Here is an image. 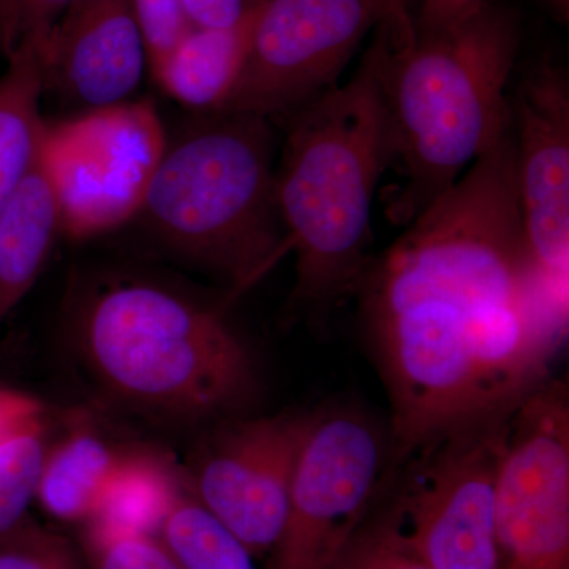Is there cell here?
Returning a JSON list of instances; mask_svg holds the SVG:
<instances>
[{
	"label": "cell",
	"mask_w": 569,
	"mask_h": 569,
	"mask_svg": "<svg viewBox=\"0 0 569 569\" xmlns=\"http://www.w3.org/2000/svg\"><path fill=\"white\" fill-rule=\"evenodd\" d=\"M561 22L569 20V0H542Z\"/></svg>",
	"instance_id": "cell-30"
},
{
	"label": "cell",
	"mask_w": 569,
	"mask_h": 569,
	"mask_svg": "<svg viewBox=\"0 0 569 569\" xmlns=\"http://www.w3.org/2000/svg\"><path fill=\"white\" fill-rule=\"evenodd\" d=\"M325 569H376L369 539H367L362 526L356 531L355 537L348 541L342 552L336 557V560Z\"/></svg>",
	"instance_id": "cell-29"
},
{
	"label": "cell",
	"mask_w": 569,
	"mask_h": 569,
	"mask_svg": "<svg viewBox=\"0 0 569 569\" xmlns=\"http://www.w3.org/2000/svg\"><path fill=\"white\" fill-rule=\"evenodd\" d=\"M520 44L518 13L488 0L462 20L388 44L381 67L397 182L385 216L406 228L512 127L509 78Z\"/></svg>",
	"instance_id": "cell-3"
},
{
	"label": "cell",
	"mask_w": 569,
	"mask_h": 569,
	"mask_svg": "<svg viewBox=\"0 0 569 569\" xmlns=\"http://www.w3.org/2000/svg\"><path fill=\"white\" fill-rule=\"evenodd\" d=\"M81 353L104 388L168 417L233 418L257 392L249 348L220 313L148 282L103 284L77 317Z\"/></svg>",
	"instance_id": "cell-5"
},
{
	"label": "cell",
	"mask_w": 569,
	"mask_h": 569,
	"mask_svg": "<svg viewBox=\"0 0 569 569\" xmlns=\"http://www.w3.org/2000/svg\"><path fill=\"white\" fill-rule=\"evenodd\" d=\"M59 233L61 201L40 144L31 168L0 212V323L32 290Z\"/></svg>",
	"instance_id": "cell-14"
},
{
	"label": "cell",
	"mask_w": 569,
	"mask_h": 569,
	"mask_svg": "<svg viewBox=\"0 0 569 569\" xmlns=\"http://www.w3.org/2000/svg\"><path fill=\"white\" fill-rule=\"evenodd\" d=\"M146 66L130 0H73L48 36L44 92L84 111L130 102Z\"/></svg>",
	"instance_id": "cell-13"
},
{
	"label": "cell",
	"mask_w": 569,
	"mask_h": 569,
	"mask_svg": "<svg viewBox=\"0 0 569 569\" xmlns=\"http://www.w3.org/2000/svg\"><path fill=\"white\" fill-rule=\"evenodd\" d=\"M274 174L269 119L208 112L167 142L137 217L239 295L290 253Z\"/></svg>",
	"instance_id": "cell-4"
},
{
	"label": "cell",
	"mask_w": 569,
	"mask_h": 569,
	"mask_svg": "<svg viewBox=\"0 0 569 569\" xmlns=\"http://www.w3.org/2000/svg\"><path fill=\"white\" fill-rule=\"evenodd\" d=\"M385 22L346 84L284 118L276 201L296 258L290 307L323 321L353 296L370 258L373 200L391 163L381 67Z\"/></svg>",
	"instance_id": "cell-2"
},
{
	"label": "cell",
	"mask_w": 569,
	"mask_h": 569,
	"mask_svg": "<svg viewBox=\"0 0 569 569\" xmlns=\"http://www.w3.org/2000/svg\"><path fill=\"white\" fill-rule=\"evenodd\" d=\"M356 296L389 403L388 460L507 418L550 380L568 295L527 244L508 130L370 258Z\"/></svg>",
	"instance_id": "cell-1"
},
{
	"label": "cell",
	"mask_w": 569,
	"mask_h": 569,
	"mask_svg": "<svg viewBox=\"0 0 569 569\" xmlns=\"http://www.w3.org/2000/svg\"><path fill=\"white\" fill-rule=\"evenodd\" d=\"M254 3L241 21L230 28H194L173 54L153 73L168 96L200 112H219L241 77Z\"/></svg>",
	"instance_id": "cell-15"
},
{
	"label": "cell",
	"mask_w": 569,
	"mask_h": 569,
	"mask_svg": "<svg viewBox=\"0 0 569 569\" xmlns=\"http://www.w3.org/2000/svg\"><path fill=\"white\" fill-rule=\"evenodd\" d=\"M388 17L385 26L388 29L389 41L395 52L407 51L417 40L415 21L411 18L408 0H387Z\"/></svg>",
	"instance_id": "cell-28"
},
{
	"label": "cell",
	"mask_w": 569,
	"mask_h": 569,
	"mask_svg": "<svg viewBox=\"0 0 569 569\" xmlns=\"http://www.w3.org/2000/svg\"><path fill=\"white\" fill-rule=\"evenodd\" d=\"M0 569H84L69 539L28 515L0 533Z\"/></svg>",
	"instance_id": "cell-22"
},
{
	"label": "cell",
	"mask_w": 569,
	"mask_h": 569,
	"mask_svg": "<svg viewBox=\"0 0 569 569\" xmlns=\"http://www.w3.org/2000/svg\"><path fill=\"white\" fill-rule=\"evenodd\" d=\"M130 3L144 41L148 66L153 74L194 26L183 0H130Z\"/></svg>",
	"instance_id": "cell-23"
},
{
	"label": "cell",
	"mask_w": 569,
	"mask_h": 569,
	"mask_svg": "<svg viewBox=\"0 0 569 569\" xmlns=\"http://www.w3.org/2000/svg\"><path fill=\"white\" fill-rule=\"evenodd\" d=\"M123 452L96 433L74 430L47 447L33 500L50 518L82 526L96 516Z\"/></svg>",
	"instance_id": "cell-17"
},
{
	"label": "cell",
	"mask_w": 569,
	"mask_h": 569,
	"mask_svg": "<svg viewBox=\"0 0 569 569\" xmlns=\"http://www.w3.org/2000/svg\"><path fill=\"white\" fill-rule=\"evenodd\" d=\"M47 447L44 430H37L0 448V533L28 515Z\"/></svg>",
	"instance_id": "cell-21"
},
{
	"label": "cell",
	"mask_w": 569,
	"mask_h": 569,
	"mask_svg": "<svg viewBox=\"0 0 569 569\" xmlns=\"http://www.w3.org/2000/svg\"><path fill=\"white\" fill-rule=\"evenodd\" d=\"M167 142L148 100L44 123L41 156L61 201L62 233L88 239L134 219Z\"/></svg>",
	"instance_id": "cell-9"
},
{
	"label": "cell",
	"mask_w": 569,
	"mask_h": 569,
	"mask_svg": "<svg viewBox=\"0 0 569 569\" xmlns=\"http://www.w3.org/2000/svg\"><path fill=\"white\" fill-rule=\"evenodd\" d=\"M253 3L254 0H183L197 28H230L249 13Z\"/></svg>",
	"instance_id": "cell-26"
},
{
	"label": "cell",
	"mask_w": 569,
	"mask_h": 569,
	"mask_svg": "<svg viewBox=\"0 0 569 569\" xmlns=\"http://www.w3.org/2000/svg\"><path fill=\"white\" fill-rule=\"evenodd\" d=\"M387 0H254L241 77L219 112L287 118L335 88Z\"/></svg>",
	"instance_id": "cell-8"
},
{
	"label": "cell",
	"mask_w": 569,
	"mask_h": 569,
	"mask_svg": "<svg viewBox=\"0 0 569 569\" xmlns=\"http://www.w3.org/2000/svg\"><path fill=\"white\" fill-rule=\"evenodd\" d=\"M503 569H569V395L550 380L516 408L498 467Z\"/></svg>",
	"instance_id": "cell-10"
},
{
	"label": "cell",
	"mask_w": 569,
	"mask_h": 569,
	"mask_svg": "<svg viewBox=\"0 0 569 569\" xmlns=\"http://www.w3.org/2000/svg\"><path fill=\"white\" fill-rule=\"evenodd\" d=\"M312 413L227 419L183 479L186 489L257 557L282 533L291 478Z\"/></svg>",
	"instance_id": "cell-11"
},
{
	"label": "cell",
	"mask_w": 569,
	"mask_h": 569,
	"mask_svg": "<svg viewBox=\"0 0 569 569\" xmlns=\"http://www.w3.org/2000/svg\"><path fill=\"white\" fill-rule=\"evenodd\" d=\"M516 190L527 244L542 277L568 295L569 84L565 71L541 63L520 82L511 103Z\"/></svg>",
	"instance_id": "cell-12"
},
{
	"label": "cell",
	"mask_w": 569,
	"mask_h": 569,
	"mask_svg": "<svg viewBox=\"0 0 569 569\" xmlns=\"http://www.w3.org/2000/svg\"><path fill=\"white\" fill-rule=\"evenodd\" d=\"M82 549L92 569H183L160 535L82 523Z\"/></svg>",
	"instance_id": "cell-20"
},
{
	"label": "cell",
	"mask_w": 569,
	"mask_h": 569,
	"mask_svg": "<svg viewBox=\"0 0 569 569\" xmlns=\"http://www.w3.org/2000/svg\"><path fill=\"white\" fill-rule=\"evenodd\" d=\"M47 426V407L20 389L0 385V448Z\"/></svg>",
	"instance_id": "cell-25"
},
{
	"label": "cell",
	"mask_w": 569,
	"mask_h": 569,
	"mask_svg": "<svg viewBox=\"0 0 569 569\" xmlns=\"http://www.w3.org/2000/svg\"><path fill=\"white\" fill-rule=\"evenodd\" d=\"M387 460L388 443L361 411L312 413L268 569L329 567L372 512Z\"/></svg>",
	"instance_id": "cell-7"
},
{
	"label": "cell",
	"mask_w": 569,
	"mask_h": 569,
	"mask_svg": "<svg viewBox=\"0 0 569 569\" xmlns=\"http://www.w3.org/2000/svg\"><path fill=\"white\" fill-rule=\"evenodd\" d=\"M511 415L437 438L397 467L406 473L383 511L430 569H503L496 488Z\"/></svg>",
	"instance_id": "cell-6"
},
{
	"label": "cell",
	"mask_w": 569,
	"mask_h": 569,
	"mask_svg": "<svg viewBox=\"0 0 569 569\" xmlns=\"http://www.w3.org/2000/svg\"><path fill=\"white\" fill-rule=\"evenodd\" d=\"M182 488L181 478L163 460L144 452H123L91 520L116 529L160 535Z\"/></svg>",
	"instance_id": "cell-18"
},
{
	"label": "cell",
	"mask_w": 569,
	"mask_h": 569,
	"mask_svg": "<svg viewBox=\"0 0 569 569\" xmlns=\"http://www.w3.org/2000/svg\"><path fill=\"white\" fill-rule=\"evenodd\" d=\"M488 0H422L418 20L415 21L417 36L433 33L455 24L473 13Z\"/></svg>",
	"instance_id": "cell-27"
},
{
	"label": "cell",
	"mask_w": 569,
	"mask_h": 569,
	"mask_svg": "<svg viewBox=\"0 0 569 569\" xmlns=\"http://www.w3.org/2000/svg\"><path fill=\"white\" fill-rule=\"evenodd\" d=\"M73 0H0V58L37 33L50 32Z\"/></svg>",
	"instance_id": "cell-24"
},
{
	"label": "cell",
	"mask_w": 569,
	"mask_h": 569,
	"mask_svg": "<svg viewBox=\"0 0 569 569\" xmlns=\"http://www.w3.org/2000/svg\"><path fill=\"white\" fill-rule=\"evenodd\" d=\"M160 538L183 569H257L252 553L190 496L186 485Z\"/></svg>",
	"instance_id": "cell-19"
},
{
	"label": "cell",
	"mask_w": 569,
	"mask_h": 569,
	"mask_svg": "<svg viewBox=\"0 0 569 569\" xmlns=\"http://www.w3.org/2000/svg\"><path fill=\"white\" fill-rule=\"evenodd\" d=\"M50 32L21 43L6 59L7 69L0 77V212L31 168L43 138L47 122L40 114V100Z\"/></svg>",
	"instance_id": "cell-16"
}]
</instances>
